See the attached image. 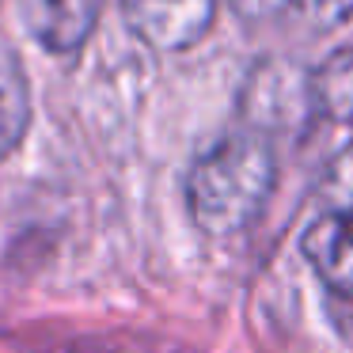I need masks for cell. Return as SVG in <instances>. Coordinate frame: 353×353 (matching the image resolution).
<instances>
[{"label": "cell", "instance_id": "7", "mask_svg": "<svg viewBox=\"0 0 353 353\" xmlns=\"http://www.w3.org/2000/svg\"><path fill=\"white\" fill-rule=\"evenodd\" d=\"M312 88L319 118L353 125V46H342L323 57V65L312 69Z\"/></svg>", "mask_w": 353, "mask_h": 353}, {"label": "cell", "instance_id": "10", "mask_svg": "<svg viewBox=\"0 0 353 353\" xmlns=\"http://www.w3.org/2000/svg\"><path fill=\"white\" fill-rule=\"evenodd\" d=\"M228 4L247 23H270V19L285 16L289 8H296V0H228Z\"/></svg>", "mask_w": 353, "mask_h": 353}, {"label": "cell", "instance_id": "6", "mask_svg": "<svg viewBox=\"0 0 353 353\" xmlns=\"http://www.w3.org/2000/svg\"><path fill=\"white\" fill-rule=\"evenodd\" d=\"M34 118L31 80H27L23 57L8 34H0V163L19 152Z\"/></svg>", "mask_w": 353, "mask_h": 353}, {"label": "cell", "instance_id": "1", "mask_svg": "<svg viewBox=\"0 0 353 353\" xmlns=\"http://www.w3.org/2000/svg\"><path fill=\"white\" fill-rule=\"evenodd\" d=\"M277 186V156L266 133L236 130L209 145L186 171V213L209 239H232L262 216Z\"/></svg>", "mask_w": 353, "mask_h": 353}, {"label": "cell", "instance_id": "8", "mask_svg": "<svg viewBox=\"0 0 353 353\" xmlns=\"http://www.w3.org/2000/svg\"><path fill=\"white\" fill-rule=\"evenodd\" d=\"M319 194L327 201V213L353 216V145L338 148L330 156L327 171H323V183H319Z\"/></svg>", "mask_w": 353, "mask_h": 353}, {"label": "cell", "instance_id": "5", "mask_svg": "<svg viewBox=\"0 0 353 353\" xmlns=\"http://www.w3.org/2000/svg\"><path fill=\"white\" fill-rule=\"evenodd\" d=\"M312 274L327 285L334 296L353 300V216L342 213H323L300 236Z\"/></svg>", "mask_w": 353, "mask_h": 353}, {"label": "cell", "instance_id": "9", "mask_svg": "<svg viewBox=\"0 0 353 353\" xmlns=\"http://www.w3.org/2000/svg\"><path fill=\"white\" fill-rule=\"evenodd\" d=\"M296 8L312 19L319 31H334V27L353 19V0H296Z\"/></svg>", "mask_w": 353, "mask_h": 353}, {"label": "cell", "instance_id": "2", "mask_svg": "<svg viewBox=\"0 0 353 353\" xmlns=\"http://www.w3.org/2000/svg\"><path fill=\"white\" fill-rule=\"evenodd\" d=\"M239 107H243L247 125L266 133V137L274 130L304 125L307 118L319 114L312 72L296 61H285V57H262V61L247 72Z\"/></svg>", "mask_w": 353, "mask_h": 353}, {"label": "cell", "instance_id": "3", "mask_svg": "<svg viewBox=\"0 0 353 353\" xmlns=\"http://www.w3.org/2000/svg\"><path fill=\"white\" fill-rule=\"evenodd\" d=\"M216 4L221 0H122V16L156 54H186L213 31Z\"/></svg>", "mask_w": 353, "mask_h": 353}, {"label": "cell", "instance_id": "4", "mask_svg": "<svg viewBox=\"0 0 353 353\" xmlns=\"http://www.w3.org/2000/svg\"><path fill=\"white\" fill-rule=\"evenodd\" d=\"M19 16L42 50L77 54L99 23L103 0H19Z\"/></svg>", "mask_w": 353, "mask_h": 353}]
</instances>
